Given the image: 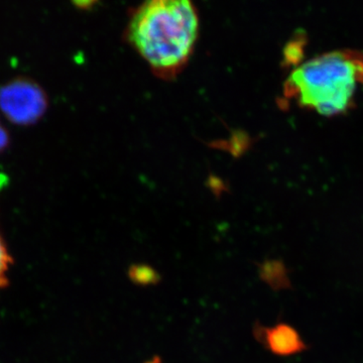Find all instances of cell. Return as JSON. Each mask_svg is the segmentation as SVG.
I'll return each mask as SVG.
<instances>
[{
	"instance_id": "obj_1",
	"label": "cell",
	"mask_w": 363,
	"mask_h": 363,
	"mask_svg": "<svg viewBox=\"0 0 363 363\" xmlns=\"http://www.w3.org/2000/svg\"><path fill=\"white\" fill-rule=\"evenodd\" d=\"M199 32L197 9L189 0H152L136 7L126 38L162 78L176 76L188 63Z\"/></svg>"
},
{
	"instance_id": "obj_5",
	"label": "cell",
	"mask_w": 363,
	"mask_h": 363,
	"mask_svg": "<svg viewBox=\"0 0 363 363\" xmlns=\"http://www.w3.org/2000/svg\"><path fill=\"white\" fill-rule=\"evenodd\" d=\"M259 269L262 281H266L267 285L271 286L274 290L289 286L285 267L279 260H267L260 264Z\"/></svg>"
},
{
	"instance_id": "obj_7",
	"label": "cell",
	"mask_w": 363,
	"mask_h": 363,
	"mask_svg": "<svg viewBox=\"0 0 363 363\" xmlns=\"http://www.w3.org/2000/svg\"><path fill=\"white\" fill-rule=\"evenodd\" d=\"M307 44V33L298 30L284 48L283 65L285 67L298 66L304 58V47Z\"/></svg>"
},
{
	"instance_id": "obj_10",
	"label": "cell",
	"mask_w": 363,
	"mask_h": 363,
	"mask_svg": "<svg viewBox=\"0 0 363 363\" xmlns=\"http://www.w3.org/2000/svg\"><path fill=\"white\" fill-rule=\"evenodd\" d=\"M145 363H162V359L160 357H154L150 358V360H147V362H145Z\"/></svg>"
},
{
	"instance_id": "obj_8",
	"label": "cell",
	"mask_w": 363,
	"mask_h": 363,
	"mask_svg": "<svg viewBox=\"0 0 363 363\" xmlns=\"http://www.w3.org/2000/svg\"><path fill=\"white\" fill-rule=\"evenodd\" d=\"M13 264V257L9 252L4 236L0 233V290L9 286V272Z\"/></svg>"
},
{
	"instance_id": "obj_9",
	"label": "cell",
	"mask_w": 363,
	"mask_h": 363,
	"mask_svg": "<svg viewBox=\"0 0 363 363\" xmlns=\"http://www.w3.org/2000/svg\"><path fill=\"white\" fill-rule=\"evenodd\" d=\"M11 142L9 131L6 130V126L0 121V152L7 149Z\"/></svg>"
},
{
	"instance_id": "obj_6",
	"label": "cell",
	"mask_w": 363,
	"mask_h": 363,
	"mask_svg": "<svg viewBox=\"0 0 363 363\" xmlns=\"http://www.w3.org/2000/svg\"><path fill=\"white\" fill-rule=\"evenodd\" d=\"M128 279L140 286H156L161 283L162 277L154 267L147 264H133L128 267Z\"/></svg>"
},
{
	"instance_id": "obj_4",
	"label": "cell",
	"mask_w": 363,
	"mask_h": 363,
	"mask_svg": "<svg viewBox=\"0 0 363 363\" xmlns=\"http://www.w3.org/2000/svg\"><path fill=\"white\" fill-rule=\"evenodd\" d=\"M253 336L272 354L279 357H290L307 350L298 332L289 324L279 323L272 327L255 324Z\"/></svg>"
},
{
	"instance_id": "obj_2",
	"label": "cell",
	"mask_w": 363,
	"mask_h": 363,
	"mask_svg": "<svg viewBox=\"0 0 363 363\" xmlns=\"http://www.w3.org/2000/svg\"><path fill=\"white\" fill-rule=\"evenodd\" d=\"M357 81L363 82V52L339 51L322 55L297 69L285 85V93L301 105L324 116L347 111Z\"/></svg>"
},
{
	"instance_id": "obj_3",
	"label": "cell",
	"mask_w": 363,
	"mask_h": 363,
	"mask_svg": "<svg viewBox=\"0 0 363 363\" xmlns=\"http://www.w3.org/2000/svg\"><path fill=\"white\" fill-rule=\"evenodd\" d=\"M48 105L44 89L30 79H13L0 87V111L18 125L38 123L47 111Z\"/></svg>"
}]
</instances>
